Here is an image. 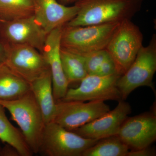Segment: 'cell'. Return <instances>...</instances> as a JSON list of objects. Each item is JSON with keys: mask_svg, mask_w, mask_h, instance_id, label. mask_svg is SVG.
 Listing matches in <instances>:
<instances>
[{"mask_svg": "<svg viewBox=\"0 0 156 156\" xmlns=\"http://www.w3.org/2000/svg\"><path fill=\"white\" fill-rule=\"evenodd\" d=\"M0 156H20V154L15 148L6 144V147L2 148Z\"/></svg>", "mask_w": 156, "mask_h": 156, "instance_id": "cell-24", "label": "cell"}, {"mask_svg": "<svg viewBox=\"0 0 156 156\" xmlns=\"http://www.w3.org/2000/svg\"><path fill=\"white\" fill-rule=\"evenodd\" d=\"M0 104L10 112L19 126L33 153H39L45 123L41 111L30 90L21 97L11 101L0 100Z\"/></svg>", "mask_w": 156, "mask_h": 156, "instance_id": "cell-3", "label": "cell"}, {"mask_svg": "<svg viewBox=\"0 0 156 156\" xmlns=\"http://www.w3.org/2000/svg\"><path fill=\"white\" fill-rule=\"evenodd\" d=\"M62 27H57L48 34L41 52L51 72L53 97L56 102L64 98L69 84L63 72L60 58V38Z\"/></svg>", "mask_w": 156, "mask_h": 156, "instance_id": "cell-13", "label": "cell"}, {"mask_svg": "<svg viewBox=\"0 0 156 156\" xmlns=\"http://www.w3.org/2000/svg\"><path fill=\"white\" fill-rule=\"evenodd\" d=\"M7 46L5 64L30 83L50 69L44 55L36 48L27 45Z\"/></svg>", "mask_w": 156, "mask_h": 156, "instance_id": "cell-10", "label": "cell"}, {"mask_svg": "<svg viewBox=\"0 0 156 156\" xmlns=\"http://www.w3.org/2000/svg\"><path fill=\"white\" fill-rule=\"evenodd\" d=\"M116 73L118 74L115 64L111 56L108 54L101 65L95 75L105 76Z\"/></svg>", "mask_w": 156, "mask_h": 156, "instance_id": "cell-22", "label": "cell"}, {"mask_svg": "<svg viewBox=\"0 0 156 156\" xmlns=\"http://www.w3.org/2000/svg\"><path fill=\"white\" fill-rule=\"evenodd\" d=\"M156 151L151 146L136 150H130L127 156H156Z\"/></svg>", "mask_w": 156, "mask_h": 156, "instance_id": "cell-23", "label": "cell"}, {"mask_svg": "<svg viewBox=\"0 0 156 156\" xmlns=\"http://www.w3.org/2000/svg\"><path fill=\"white\" fill-rule=\"evenodd\" d=\"M121 76L117 73L105 76L88 75L80 81L77 88L68 89L61 101H119L122 98L117 83Z\"/></svg>", "mask_w": 156, "mask_h": 156, "instance_id": "cell-8", "label": "cell"}, {"mask_svg": "<svg viewBox=\"0 0 156 156\" xmlns=\"http://www.w3.org/2000/svg\"><path fill=\"white\" fill-rule=\"evenodd\" d=\"M0 140L15 148L20 156L33 154L22 132L14 127L8 119L5 108L0 104Z\"/></svg>", "mask_w": 156, "mask_h": 156, "instance_id": "cell-17", "label": "cell"}, {"mask_svg": "<svg viewBox=\"0 0 156 156\" xmlns=\"http://www.w3.org/2000/svg\"><path fill=\"white\" fill-rule=\"evenodd\" d=\"M60 55L63 72L69 84L80 82L88 75L84 56L70 52L61 47Z\"/></svg>", "mask_w": 156, "mask_h": 156, "instance_id": "cell-19", "label": "cell"}, {"mask_svg": "<svg viewBox=\"0 0 156 156\" xmlns=\"http://www.w3.org/2000/svg\"><path fill=\"white\" fill-rule=\"evenodd\" d=\"M1 141V140H0ZM2 147H1V144H0V154H1V151H2Z\"/></svg>", "mask_w": 156, "mask_h": 156, "instance_id": "cell-27", "label": "cell"}, {"mask_svg": "<svg viewBox=\"0 0 156 156\" xmlns=\"http://www.w3.org/2000/svg\"><path fill=\"white\" fill-rule=\"evenodd\" d=\"M48 34L34 15L6 20L0 19V40L8 45H27L41 53Z\"/></svg>", "mask_w": 156, "mask_h": 156, "instance_id": "cell-9", "label": "cell"}, {"mask_svg": "<svg viewBox=\"0 0 156 156\" xmlns=\"http://www.w3.org/2000/svg\"><path fill=\"white\" fill-rule=\"evenodd\" d=\"M110 110L102 101H60L56 102V112L52 122L69 131L92 122Z\"/></svg>", "mask_w": 156, "mask_h": 156, "instance_id": "cell-7", "label": "cell"}, {"mask_svg": "<svg viewBox=\"0 0 156 156\" xmlns=\"http://www.w3.org/2000/svg\"><path fill=\"white\" fill-rule=\"evenodd\" d=\"M8 46L0 40V64L5 63L7 56Z\"/></svg>", "mask_w": 156, "mask_h": 156, "instance_id": "cell-25", "label": "cell"}, {"mask_svg": "<svg viewBox=\"0 0 156 156\" xmlns=\"http://www.w3.org/2000/svg\"><path fill=\"white\" fill-rule=\"evenodd\" d=\"M98 140L85 138L51 122L45 125L39 153L46 156H82Z\"/></svg>", "mask_w": 156, "mask_h": 156, "instance_id": "cell-4", "label": "cell"}, {"mask_svg": "<svg viewBox=\"0 0 156 156\" xmlns=\"http://www.w3.org/2000/svg\"><path fill=\"white\" fill-rule=\"evenodd\" d=\"M30 90V83L5 63L0 64V100H15Z\"/></svg>", "mask_w": 156, "mask_h": 156, "instance_id": "cell-16", "label": "cell"}, {"mask_svg": "<svg viewBox=\"0 0 156 156\" xmlns=\"http://www.w3.org/2000/svg\"><path fill=\"white\" fill-rule=\"evenodd\" d=\"M156 71V35H153L149 44L142 46L133 63L117 81L122 100L138 87H148L154 91L153 79Z\"/></svg>", "mask_w": 156, "mask_h": 156, "instance_id": "cell-5", "label": "cell"}, {"mask_svg": "<svg viewBox=\"0 0 156 156\" xmlns=\"http://www.w3.org/2000/svg\"><path fill=\"white\" fill-rule=\"evenodd\" d=\"M120 23L85 26L65 25L62 30L60 47L82 56L105 50Z\"/></svg>", "mask_w": 156, "mask_h": 156, "instance_id": "cell-2", "label": "cell"}, {"mask_svg": "<svg viewBox=\"0 0 156 156\" xmlns=\"http://www.w3.org/2000/svg\"><path fill=\"white\" fill-rule=\"evenodd\" d=\"M143 0H78L75 17L65 25L85 26L131 20L141 10Z\"/></svg>", "mask_w": 156, "mask_h": 156, "instance_id": "cell-1", "label": "cell"}, {"mask_svg": "<svg viewBox=\"0 0 156 156\" xmlns=\"http://www.w3.org/2000/svg\"><path fill=\"white\" fill-rule=\"evenodd\" d=\"M117 136L131 150L148 147L156 140L154 112L143 113L126 119Z\"/></svg>", "mask_w": 156, "mask_h": 156, "instance_id": "cell-11", "label": "cell"}, {"mask_svg": "<svg viewBox=\"0 0 156 156\" xmlns=\"http://www.w3.org/2000/svg\"><path fill=\"white\" fill-rule=\"evenodd\" d=\"M143 35L139 27L131 20L120 23L105 50L114 61L117 72H126L143 46Z\"/></svg>", "mask_w": 156, "mask_h": 156, "instance_id": "cell-6", "label": "cell"}, {"mask_svg": "<svg viewBox=\"0 0 156 156\" xmlns=\"http://www.w3.org/2000/svg\"><path fill=\"white\" fill-rule=\"evenodd\" d=\"M34 0H0V19L9 21L34 15Z\"/></svg>", "mask_w": 156, "mask_h": 156, "instance_id": "cell-20", "label": "cell"}, {"mask_svg": "<svg viewBox=\"0 0 156 156\" xmlns=\"http://www.w3.org/2000/svg\"><path fill=\"white\" fill-rule=\"evenodd\" d=\"M34 19L47 34L65 25L79 11L75 5L65 6L56 0H34Z\"/></svg>", "mask_w": 156, "mask_h": 156, "instance_id": "cell-14", "label": "cell"}, {"mask_svg": "<svg viewBox=\"0 0 156 156\" xmlns=\"http://www.w3.org/2000/svg\"><path fill=\"white\" fill-rule=\"evenodd\" d=\"M30 90L41 111L45 124L53 121L56 108L50 69L30 83Z\"/></svg>", "mask_w": 156, "mask_h": 156, "instance_id": "cell-15", "label": "cell"}, {"mask_svg": "<svg viewBox=\"0 0 156 156\" xmlns=\"http://www.w3.org/2000/svg\"><path fill=\"white\" fill-rule=\"evenodd\" d=\"M131 105L125 100L119 101L112 110L72 131L88 139L100 140L117 135L122 124L131 114Z\"/></svg>", "mask_w": 156, "mask_h": 156, "instance_id": "cell-12", "label": "cell"}, {"mask_svg": "<svg viewBox=\"0 0 156 156\" xmlns=\"http://www.w3.org/2000/svg\"><path fill=\"white\" fill-rule=\"evenodd\" d=\"M56 1L62 5L68 6L69 4L75 3L78 0H56Z\"/></svg>", "mask_w": 156, "mask_h": 156, "instance_id": "cell-26", "label": "cell"}, {"mask_svg": "<svg viewBox=\"0 0 156 156\" xmlns=\"http://www.w3.org/2000/svg\"><path fill=\"white\" fill-rule=\"evenodd\" d=\"M108 54L107 51L105 50L93 52L84 56L88 75H95L101 65Z\"/></svg>", "mask_w": 156, "mask_h": 156, "instance_id": "cell-21", "label": "cell"}, {"mask_svg": "<svg viewBox=\"0 0 156 156\" xmlns=\"http://www.w3.org/2000/svg\"><path fill=\"white\" fill-rule=\"evenodd\" d=\"M130 149L117 135L99 140L82 156H127Z\"/></svg>", "mask_w": 156, "mask_h": 156, "instance_id": "cell-18", "label": "cell"}]
</instances>
